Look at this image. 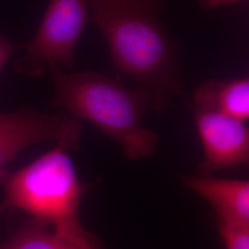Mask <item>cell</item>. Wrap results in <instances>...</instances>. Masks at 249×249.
<instances>
[{
  "label": "cell",
  "instance_id": "7",
  "mask_svg": "<svg viewBox=\"0 0 249 249\" xmlns=\"http://www.w3.org/2000/svg\"><path fill=\"white\" fill-rule=\"evenodd\" d=\"M184 186L205 198L217 222L249 224V182L203 176H185Z\"/></svg>",
  "mask_w": 249,
  "mask_h": 249
},
{
  "label": "cell",
  "instance_id": "5",
  "mask_svg": "<svg viewBox=\"0 0 249 249\" xmlns=\"http://www.w3.org/2000/svg\"><path fill=\"white\" fill-rule=\"evenodd\" d=\"M81 121L65 112L56 115L21 109L0 114V182L5 167L18 152L38 143L66 141L78 150Z\"/></svg>",
  "mask_w": 249,
  "mask_h": 249
},
{
  "label": "cell",
  "instance_id": "8",
  "mask_svg": "<svg viewBox=\"0 0 249 249\" xmlns=\"http://www.w3.org/2000/svg\"><path fill=\"white\" fill-rule=\"evenodd\" d=\"M189 107L245 123L249 118V79L208 80L196 88L193 106L189 104Z\"/></svg>",
  "mask_w": 249,
  "mask_h": 249
},
{
  "label": "cell",
  "instance_id": "9",
  "mask_svg": "<svg viewBox=\"0 0 249 249\" xmlns=\"http://www.w3.org/2000/svg\"><path fill=\"white\" fill-rule=\"evenodd\" d=\"M3 249H103L102 248H85L65 240L49 231L47 227L35 222L29 224L22 231L9 241Z\"/></svg>",
  "mask_w": 249,
  "mask_h": 249
},
{
  "label": "cell",
  "instance_id": "6",
  "mask_svg": "<svg viewBox=\"0 0 249 249\" xmlns=\"http://www.w3.org/2000/svg\"><path fill=\"white\" fill-rule=\"evenodd\" d=\"M190 108L204 150V159L198 165L200 176L249 163V129L244 122Z\"/></svg>",
  "mask_w": 249,
  "mask_h": 249
},
{
  "label": "cell",
  "instance_id": "4",
  "mask_svg": "<svg viewBox=\"0 0 249 249\" xmlns=\"http://www.w3.org/2000/svg\"><path fill=\"white\" fill-rule=\"evenodd\" d=\"M89 18L86 1H51L35 38L22 45L26 53L16 64L17 71L38 77L46 69L73 71L76 47Z\"/></svg>",
  "mask_w": 249,
  "mask_h": 249
},
{
  "label": "cell",
  "instance_id": "3",
  "mask_svg": "<svg viewBox=\"0 0 249 249\" xmlns=\"http://www.w3.org/2000/svg\"><path fill=\"white\" fill-rule=\"evenodd\" d=\"M74 150L62 141L41 157L15 173L6 174L1 182L5 198L0 213L19 210L33 222L52 226L63 239L85 248H101L99 241L80 223V202L89 184L80 182L71 156Z\"/></svg>",
  "mask_w": 249,
  "mask_h": 249
},
{
  "label": "cell",
  "instance_id": "11",
  "mask_svg": "<svg viewBox=\"0 0 249 249\" xmlns=\"http://www.w3.org/2000/svg\"><path fill=\"white\" fill-rule=\"evenodd\" d=\"M16 47L0 35V73Z\"/></svg>",
  "mask_w": 249,
  "mask_h": 249
},
{
  "label": "cell",
  "instance_id": "2",
  "mask_svg": "<svg viewBox=\"0 0 249 249\" xmlns=\"http://www.w3.org/2000/svg\"><path fill=\"white\" fill-rule=\"evenodd\" d=\"M53 107L80 121L94 124L121 145L127 160L149 158L156 151L158 135L143 126L151 99L141 87L132 89L103 73L50 70Z\"/></svg>",
  "mask_w": 249,
  "mask_h": 249
},
{
  "label": "cell",
  "instance_id": "10",
  "mask_svg": "<svg viewBox=\"0 0 249 249\" xmlns=\"http://www.w3.org/2000/svg\"><path fill=\"white\" fill-rule=\"evenodd\" d=\"M226 249H249V224L217 222Z\"/></svg>",
  "mask_w": 249,
  "mask_h": 249
},
{
  "label": "cell",
  "instance_id": "1",
  "mask_svg": "<svg viewBox=\"0 0 249 249\" xmlns=\"http://www.w3.org/2000/svg\"><path fill=\"white\" fill-rule=\"evenodd\" d=\"M92 18L109 47L113 65L146 89L151 109L162 113L182 94L178 52L161 24L162 4L142 0L87 2Z\"/></svg>",
  "mask_w": 249,
  "mask_h": 249
}]
</instances>
